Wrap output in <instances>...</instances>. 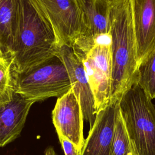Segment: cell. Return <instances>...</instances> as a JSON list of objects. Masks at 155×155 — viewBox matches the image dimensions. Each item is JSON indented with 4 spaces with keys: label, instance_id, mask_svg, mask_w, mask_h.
<instances>
[{
    "label": "cell",
    "instance_id": "cell-1",
    "mask_svg": "<svg viewBox=\"0 0 155 155\" xmlns=\"http://www.w3.org/2000/svg\"><path fill=\"white\" fill-rule=\"evenodd\" d=\"M112 58L110 102H119L125 91L137 83L136 41L132 0H111L109 31Z\"/></svg>",
    "mask_w": 155,
    "mask_h": 155
},
{
    "label": "cell",
    "instance_id": "cell-2",
    "mask_svg": "<svg viewBox=\"0 0 155 155\" xmlns=\"http://www.w3.org/2000/svg\"><path fill=\"white\" fill-rule=\"evenodd\" d=\"M18 35L10 58L12 71L21 72L57 55L59 45L50 26L30 0H18Z\"/></svg>",
    "mask_w": 155,
    "mask_h": 155
},
{
    "label": "cell",
    "instance_id": "cell-3",
    "mask_svg": "<svg viewBox=\"0 0 155 155\" xmlns=\"http://www.w3.org/2000/svg\"><path fill=\"white\" fill-rule=\"evenodd\" d=\"M119 111L135 155H155V107L136 84L124 93Z\"/></svg>",
    "mask_w": 155,
    "mask_h": 155
},
{
    "label": "cell",
    "instance_id": "cell-4",
    "mask_svg": "<svg viewBox=\"0 0 155 155\" xmlns=\"http://www.w3.org/2000/svg\"><path fill=\"white\" fill-rule=\"evenodd\" d=\"M13 81L15 91L34 102L59 97L71 88L67 68L58 55L24 71H13Z\"/></svg>",
    "mask_w": 155,
    "mask_h": 155
},
{
    "label": "cell",
    "instance_id": "cell-5",
    "mask_svg": "<svg viewBox=\"0 0 155 155\" xmlns=\"http://www.w3.org/2000/svg\"><path fill=\"white\" fill-rule=\"evenodd\" d=\"M30 1L53 30L59 47L66 45L81 54L86 53V31L76 0Z\"/></svg>",
    "mask_w": 155,
    "mask_h": 155
},
{
    "label": "cell",
    "instance_id": "cell-6",
    "mask_svg": "<svg viewBox=\"0 0 155 155\" xmlns=\"http://www.w3.org/2000/svg\"><path fill=\"white\" fill-rule=\"evenodd\" d=\"M79 54L97 113L110 104L111 98L112 58L110 35L100 38L85 53Z\"/></svg>",
    "mask_w": 155,
    "mask_h": 155
},
{
    "label": "cell",
    "instance_id": "cell-7",
    "mask_svg": "<svg viewBox=\"0 0 155 155\" xmlns=\"http://www.w3.org/2000/svg\"><path fill=\"white\" fill-rule=\"evenodd\" d=\"M57 55L64 62L70 81L71 88L81 107L84 119L93 127L97 115L95 101L88 83L82 56L71 47H59Z\"/></svg>",
    "mask_w": 155,
    "mask_h": 155
},
{
    "label": "cell",
    "instance_id": "cell-8",
    "mask_svg": "<svg viewBox=\"0 0 155 155\" xmlns=\"http://www.w3.org/2000/svg\"><path fill=\"white\" fill-rule=\"evenodd\" d=\"M84 116L81 105L72 88L58 97L52 111V120L58 137L73 143L82 151L85 140Z\"/></svg>",
    "mask_w": 155,
    "mask_h": 155
},
{
    "label": "cell",
    "instance_id": "cell-9",
    "mask_svg": "<svg viewBox=\"0 0 155 155\" xmlns=\"http://www.w3.org/2000/svg\"><path fill=\"white\" fill-rule=\"evenodd\" d=\"M137 65L155 51V0H132Z\"/></svg>",
    "mask_w": 155,
    "mask_h": 155
},
{
    "label": "cell",
    "instance_id": "cell-10",
    "mask_svg": "<svg viewBox=\"0 0 155 155\" xmlns=\"http://www.w3.org/2000/svg\"><path fill=\"white\" fill-rule=\"evenodd\" d=\"M119 102H110L97 113L81 155H110Z\"/></svg>",
    "mask_w": 155,
    "mask_h": 155
},
{
    "label": "cell",
    "instance_id": "cell-11",
    "mask_svg": "<svg viewBox=\"0 0 155 155\" xmlns=\"http://www.w3.org/2000/svg\"><path fill=\"white\" fill-rule=\"evenodd\" d=\"M34 103L15 91L12 99L0 106V147H4L20 135Z\"/></svg>",
    "mask_w": 155,
    "mask_h": 155
},
{
    "label": "cell",
    "instance_id": "cell-12",
    "mask_svg": "<svg viewBox=\"0 0 155 155\" xmlns=\"http://www.w3.org/2000/svg\"><path fill=\"white\" fill-rule=\"evenodd\" d=\"M76 1L83 17L86 31L87 51L100 38L109 35L110 1L76 0Z\"/></svg>",
    "mask_w": 155,
    "mask_h": 155
},
{
    "label": "cell",
    "instance_id": "cell-13",
    "mask_svg": "<svg viewBox=\"0 0 155 155\" xmlns=\"http://www.w3.org/2000/svg\"><path fill=\"white\" fill-rule=\"evenodd\" d=\"M18 24V0H0V49L5 56L12 54Z\"/></svg>",
    "mask_w": 155,
    "mask_h": 155
},
{
    "label": "cell",
    "instance_id": "cell-14",
    "mask_svg": "<svg viewBox=\"0 0 155 155\" xmlns=\"http://www.w3.org/2000/svg\"><path fill=\"white\" fill-rule=\"evenodd\" d=\"M110 155H135L119 111V105L116 116Z\"/></svg>",
    "mask_w": 155,
    "mask_h": 155
},
{
    "label": "cell",
    "instance_id": "cell-15",
    "mask_svg": "<svg viewBox=\"0 0 155 155\" xmlns=\"http://www.w3.org/2000/svg\"><path fill=\"white\" fill-rule=\"evenodd\" d=\"M137 84L151 100L155 99V51L138 67Z\"/></svg>",
    "mask_w": 155,
    "mask_h": 155
},
{
    "label": "cell",
    "instance_id": "cell-16",
    "mask_svg": "<svg viewBox=\"0 0 155 155\" xmlns=\"http://www.w3.org/2000/svg\"><path fill=\"white\" fill-rule=\"evenodd\" d=\"M14 93L12 61L10 57L0 56V106L10 102Z\"/></svg>",
    "mask_w": 155,
    "mask_h": 155
},
{
    "label": "cell",
    "instance_id": "cell-17",
    "mask_svg": "<svg viewBox=\"0 0 155 155\" xmlns=\"http://www.w3.org/2000/svg\"><path fill=\"white\" fill-rule=\"evenodd\" d=\"M58 137L65 155H81L82 151L79 150L73 143L64 137Z\"/></svg>",
    "mask_w": 155,
    "mask_h": 155
},
{
    "label": "cell",
    "instance_id": "cell-18",
    "mask_svg": "<svg viewBox=\"0 0 155 155\" xmlns=\"http://www.w3.org/2000/svg\"><path fill=\"white\" fill-rule=\"evenodd\" d=\"M44 155H58L53 148L51 147H48L45 150L44 153Z\"/></svg>",
    "mask_w": 155,
    "mask_h": 155
},
{
    "label": "cell",
    "instance_id": "cell-19",
    "mask_svg": "<svg viewBox=\"0 0 155 155\" xmlns=\"http://www.w3.org/2000/svg\"><path fill=\"white\" fill-rule=\"evenodd\" d=\"M4 56V55H3L2 51H1V49H0V56Z\"/></svg>",
    "mask_w": 155,
    "mask_h": 155
},
{
    "label": "cell",
    "instance_id": "cell-20",
    "mask_svg": "<svg viewBox=\"0 0 155 155\" xmlns=\"http://www.w3.org/2000/svg\"><path fill=\"white\" fill-rule=\"evenodd\" d=\"M109 1H111V0H109Z\"/></svg>",
    "mask_w": 155,
    "mask_h": 155
}]
</instances>
